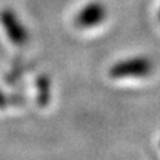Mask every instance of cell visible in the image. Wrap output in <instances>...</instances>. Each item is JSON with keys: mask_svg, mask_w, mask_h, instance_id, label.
Masks as SVG:
<instances>
[{"mask_svg": "<svg viewBox=\"0 0 160 160\" xmlns=\"http://www.w3.org/2000/svg\"><path fill=\"white\" fill-rule=\"evenodd\" d=\"M107 15L108 11L106 4L95 0V2H89L80 8V11L75 18V23L79 28H95L106 20Z\"/></svg>", "mask_w": 160, "mask_h": 160, "instance_id": "obj_3", "label": "cell"}, {"mask_svg": "<svg viewBox=\"0 0 160 160\" xmlns=\"http://www.w3.org/2000/svg\"><path fill=\"white\" fill-rule=\"evenodd\" d=\"M38 86V100L39 104L46 106L49 100V95H51V82L47 76H40L36 82Z\"/></svg>", "mask_w": 160, "mask_h": 160, "instance_id": "obj_4", "label": "cell"}, {"mask_svg": "<svg viewBox=\"0 0 160 160\" xmlns=\"http://www.w3.org/2000/svg\"><path fill=\"white\" fill-rule=\"evenodd\" d=\"M0 24H2L8 39L15 46L22 47L24 44H27L29 39L28 29L22 23L18 13L12 8H4L0 11Z\"/></svg>", "mask_w": 160, "mask_h": 160, "instance_id": "obj_2", "label": "cell"}, {"mask_svg": "<svg viewBox=\"0 0 160 160\" xmlns=\"http://www.w3.org/2000/svg\"><path fill=\"white\" fill-rule=\"evenodd\" d=\"M159 19H160V11H159Z\"/></svg>", "mask_w": 160, "mask_h": 160, "instance_id": "obj_5", "label": "cell"}, {"mask_svg": "<svg viewBox=\"0 0 160 160\" xmlns=\"http://www.w3.org/2000/svg\"><path fill=\"white\" fill-rule=\"evenodd\" d=\"M153 71V62L147 56H132L115 63L109 68V76L112 79L128 78H147Z\"/></svg>", "mask_w": 160, "mask_h": 160, "instance_id": "obj_1", "label": "cell"}]
</instances>
